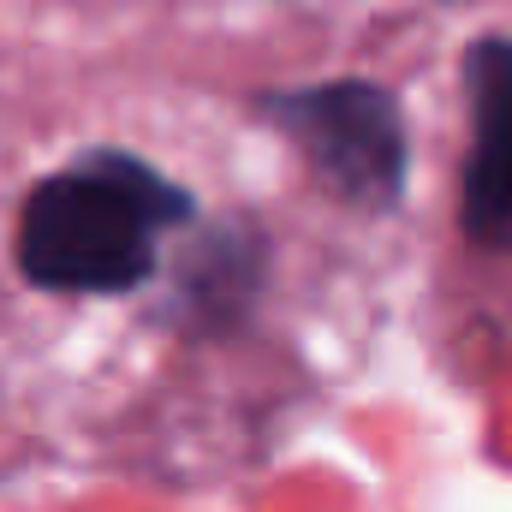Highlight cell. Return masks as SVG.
Returning a JSON list of instances; mask_svg holds the SVG:
<instances>
[{
  "instance_id": "obj_2",
  "label": "cell",
  "mask_w": 512,
  "mask_h": 512,
  "mask_svg": "<svg viewBox=\"0 0 512 512\" xmlns=\"http://www.w3.org/2000/svg\"><path fill=\"white\" fill-rule=\"evenodd\" d=\"M262 114L298 143V155L316 167V179L358 203L387 209L405 185V120L399 102L382 84H310V90H280L262 102Z\"/></svg>"
},
{
  "instance_id": "obj_3",
  "label": "cell",
  "mask_w": 512,
  "mask_h": 512,
  "mask_svg": "<svg viewBox=\"0 0 512 512\" xmlns=\"http://www.w3.org/2000/svg\"><path fill=\"white\" fill-rule=\"evenodd\" d=\"M471 84V167L465 233L477 245H512V42L489 36L465 54Z\"/></svg>"
},
{
  "instance_id": "obj_1",
  "label": "cell",
  "mask_w": 512,
  "mask_h": 512,
  "mask_svg": "<svg viewBox=\"0 0 512 512\" xmlns=\"http://www.w3.org/2000/svg\"><path fill=\"white\" fill-rule=\"evenodd\" d=\"M191 197L137 155H90L42 179L18 221V268L48 292H131Z\"/></svg>"
}]
</instances>
